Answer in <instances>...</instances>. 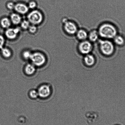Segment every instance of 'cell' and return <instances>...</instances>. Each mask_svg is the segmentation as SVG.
Wrapping results in <instances>:
<instances>
[{
  "label": "cell",
  "instance_id": "9a60e30c",
  "mask_svg": "<svg viewBox=\"0 0 125 125\" xmlns=\"http://www.w3.org/2000/svg\"><path fill=\"white\" fill-rule=\"evenodd\" d=\"M36 69L35 65L33 64H29L25 66V73L28 75L33 74L35 73Z\"/></svg>",
  "mask_w": 125,
  "mask_h": 125
},
{
  "label": "cell",
  "instance_id": "30bf717a",
  "mask_svg": "<svg viewBox=\"0 0 125 125\" xmlns=\"http://www.w3.org/2000/svg\"><path fill=\"white\" fill-rule=\"evenodd\" d=\"M10 19L12 24L15 25L20 24L22 20L21 16L17 13H13L11 14Z\"/></svg>",
  "mask_w": 125,
  "mask_h": 125
},
{
  "label": "cell",
  "instance_id": "d6986e66",
  "mask_svg": "<svg viewBox=\"0 0 125 125\" xmlns=\"http://www.w3.org/2000/svg\"><path fill=\"white\" fill-rule=\"evenodd\" d=\"M32 53L29 50H25L23 52L22 56L25 59L28 60L30 59Z\"/></svg>",
  "mask_w": 125,
  "mask_h": 125
},
{
  "label": "cell",
  "instance_id": "4fadbf2b",
  "mask_svg": "<svg viewBox=\"0 0 125 125\" xmlns=\"http://www.w3.org/2000/svg\"><path fill=\"white\" fill-rule=\"evenodd\" d=\"M99 36L98 31L94 30H92L88 34V37L91 42H95L98 40Z\"/></svg>",
  "mask_w": 125,
  "mask_h": 125
},
{
  "label": "cell",
  "instance_id": "8fae6325",
  "mask_svg": "<svg viewBox=\"0 0 125 125\" xmlns=\"http://www.w3.org/2000/svg\"><path fill=\"white\" fill-rule=\"evenodd\" d=\"M95 59L94 57L92 54H86L84 58L85 63L87 66H93L95 63Z\"/></svg>",
  "mask_w": 125,
  "mask_h": 125
},
{
  "label": "cell",
  "instance_id": "277c9868",
  "mask_svg": "<svg viewBox=\"0 0 125 125\" xmlns=\"http://www.w3.org/2000/svg\"><path fill=\"white\" fill-rule=\"evenodd\" d=\"M30 60L35 66H41L45 63L46 59L44 54L39 52L32 53Z\"/></svg>",
  "mask_w": 125,
  "mask_h": 125
},
{
  "label": "cell",
  "instance_id": "ac0fdd59",
  "mask_svg": "<svg viewBox=\"0 0 125 125\" xmlns=\"http://www.w3.org/2000/svg\"><path fill=\"white\" fill-rule=\"evenodd\" d=\"M20 24L21 28L23 30H28L31 25L27 19L22 20Z\"/></svg>",
  "mask_w": 125,
  "mask_h": 125
},
{
  "label": "cell",
  "instance_id": "44dd1931",
  "mask_svg": "<svg viewBox=\"0 0 125 125\" xmlns=\"http://www.w3.org/2000/svg\"><path fill=\"white\" fill-rule=\"evenodd\" d=\"M29 9H32V10L35 9V8L37 7V3L34 1H31L29 2L27 5Z\"/></svg>",
  "mask_w": 125,
  "mask_h": 125
},
{
  "label": "cell",
  "instance_id": "e0dca14e",
  "mask_svg": "<svg viewBox=\"0 0 125 125\" xmlns=\"http://www.w3.org/2000/svg\"><path fill=\"white\" fill-rule=\"evenodd\" d=\"M1 52L2 56L6 59H8L11 57L12 55L11 51L9 48L3 47L1 49Z\"/></svg>",
  "mask_w": 125,
  "mask_h": 125
},
{
  "label": "cell",
  "instance_id": "ba28073f",
  "mask_svg": "<svg viewBox=\"0 0 125 125\" xmlns=\"http://www.w3.org/2000/svg\"><path fill=\"white\" fill-rule=\"evenodd\" d=\"M38 95L40 97L46 98L49 96L51 93V90L49 86L46 84L41 85L38 91Z\"/></svg>",
  "mask_w": 125,
  "mask_h": 125
},
{
  "label": "cell",
  "instance_id": "2e32d148",
  "mask_svg": "<svg viewBox=\"0 0 125 125\" xmlns=\"http://www.w3.org/2000/svg\"><path fill=\"white\" fill-rule=\"evenodd\" d=\"M115 43L117 45L122 46L124 44L125 40L122 36L120 35H116L114 38Z\"/></svg>",
  "mask_w": 125,
  "mask_h": 125
},
{
  "label": "cell",
  "instance_id": "7c38bea8",
  "mask_svg": "<svg viewBox=\"0 0 125 125\" xmlns=\"http://www.w3.org/2000/svg\"><path fill=\"white\" fill-rule=\"evenodd\" d=\"M76 34L77 39L81 41H85L88 37V33L83 29L78 30Z\"/></svg>",
  "mask_w": 125,
  "mask_h": 125
},
{
  "label": "cell",
  "instance_id": "52a82bcc",
  "mask_svg": "<svg viewBox=\"0 0 125 125\" xmlns=\"http://www.w3.org/2000/svg\"><path fill=\"white\" fill-rule=\"evenodd\" d=\"M21 29L19 27L14 28H10L6 29L5 33L6 37L8 39H15L20 33Z\"/></svg>",
  "mask_w": 125,
  "mask_h": 125
},
{
  "label": "cell",
  "instance_id": "8992f818",
  "mask_svg": "<svg viewBox=\"0 0 125 125\" xmlns=\"http://www.w3.org/2000/svg\"><path fill=\"white\" fill-rule=\"evenodd\" d=\"M63 23L64 31L68 34L73 35L76 34L78 28L75 23L67 20Z\"/></svg>",
  "mask_w": 125,
  "mask_h": 125
},
{
  "label": "cell",
  "instance_id": "5bb4252c",
  "mask_svg": "<svg viewBox=\"0 0 125 125\" xmlns=\"http://www.w3.org/2000/svg\"><path fill=\"white\" fill-rule=\"evenodd\" d=\"M0 23L2 28L6 30L10 28L12 24L10 19L7 17L2 18Z\"/></svg>",
  "mask_w": 125,
  "mask_h": 125
},
{
  "label": "cell",
  "instance_id": "ffe728a7",
  "mask_svg": "<svg viewBox=\"0 0 125 125\" xmlns=\"http://www.w3.org/2000/svg\"><path fill=\"white\" fill-rule=\"evenodd\" d=\"M37 28L36 25L31 24L29 27L28 30L30 33L34 34L36 33L37 31Z\"/></svg>",
  "mask_w": 125,
  "mask_h": 125
},
{
  "label": "cell",
  "instance_id": "7a4b0ae2",
  "mask_svg": "<svg viewBox=\"0 0 125 125\" xmlns=\"http://www.w3.org/2000/svg\"><path fill=\"white\" fill-rule=\"evenodd\" d=\"M99 45L100 52L104 55L109 56L112 55L115 51L114 44L108 40H101Z\"/></svg>",
  "mask_w": 125,
  "mask_h": 125
},
{
  "label": "cell",
  "instance_id": "3957f363",
  "mask_svg": "<svg viewBox=\"0 0 125 125\" xmlns=\"http://www.w3.org/2000/svg\"><path fill=\"white\" fill-rule=\"evenodd\" d=\"M43 15L40 11L33 10L28 14L27 19L30 24L37 25L41 24L43 20Z\"/></svg>",
  "mask_w": 125,
  "mask_h": 125
},
{
  "label": "cell",
  "instance_id": "cb8c5ba5",
  "mask_svg": "<svg viewBox=\"0 0 125 125\" xmlns=\"http://www.w3.org/2000/svg\"><path fill=\"white\" fill-rule=\"evenodd\" d=\"M5 42V40L4 36L0 35V49H1L4 46Z\"/></svg>",
  "mask_w": 125,
  "mask_h": 125
},
{
  "label": "cell",
  "instance_id": "5b68a950",
  "mask_svg": "<svg viewBox=\"0 0 125 125\" xmlns=\"http://www.w3.org/2000/svg\"><path fill=\"white\" fill-rule=\"evenodd\" d=\"M93 46L90 41H82L78 45V49L81 54H89L92 51Z\"/></svg>",
  "mask_w": 125,
  "mask_h": 125
},
{
  "label": "cell",
  "instance_id": "603a6c76",
  "mask_svg": "<svg viewBox=\"0 0 125 125\" xmlns=\"http://www.w3.org/2000/svg\"><path fill=\"white\" fill-rule=\"evenodd\" d=\"M15 4L12 1L8 2L6 4V7L8 9L10 10H12L14 9Z\"/></svg>",
  "mask_w": 125,
  "mask_h": 125
},
{
  "label": "cell",
  "instance_id": "6da1fadb",
  "mask_svg": "<svg viewBox=\"0 0 125 125\" xmlns=\"http://www.w3.org/2000/svg\"><path fill=\"white\" fill-rule=\"evenodd\" d=\"M98 31L99 36L105 39H114L117 35L116 27L110 23H105L102 24Z\"/></svg>",
  "mask_w": 125,
  "mask_h": 125
},
{
  "label": "cell",
  "instance_id": "7402d4cb",
  "mask_svg": "<svg viewBox=\"0 0 125 125\" xmlns=\"http://www.w3.org/2000/svg\"><path fill=\"white\" fill-rule=\"evenodd\" d=\"M29 95L30 96L32 99H35L39 96L38 92L34 90L30 91Z\"/></svg>",
  "mask_w": 125,
  "mask_h": 125
},
{
  "label": "cell",
  "instance_id": "9c48e42d",
  "mask_svg": "<svg viewBox=\"0 0 125 125\" xmlns=\"http://www.w3.org/2000/svg\"><path fill=\"white\" fill-rule=\"evenodd\" d=\"M14 10L16 13L20 15H24L28 12L29 8L27 5L22 3H18L15 4Z\"/></svg>",
  "mask_w": 125,
  "mask_h": 125
}]
</instances>
